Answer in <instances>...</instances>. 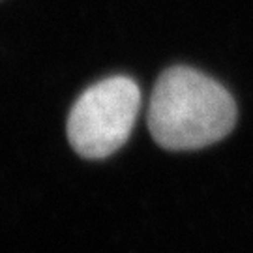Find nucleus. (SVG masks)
Listing matches in <instances>:
<instances>
[{"mask_svg":"<svg viewBox=\"0 0 253 253\" xmlns=\"http://www.w3.org/2000/svg\"><path fill=\"white\" fill-rule=\"evenodd\" d=\"M141 105L133 79L107 77L83 92L68 118V139L73 150L88 160H101L127 141Z\"/></svg>","mask_w":253,"mask_h":253,"instance_id":"2","label":"nucleus"},{"mask_svg":"<svg viewBox=\"0 0 253 253\" xmlns=\"http://www.w3.org/2000/svg\"><path fill=\"white\" fill-rule=\"evenodd\" d=\"M236 103L217 81L176 66L160 75L148 107V129L167 150H197L229 135Z\"/></svg>","mask_w":253,"mask_h":253,"instance_id":"1","label":"nucleus"}]
</instances>
